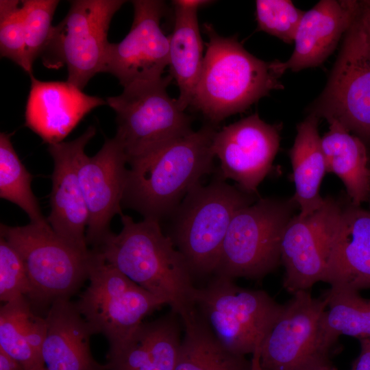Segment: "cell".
<instances>
[{"instance_id":"1","label":"cell","mask_w":370,"mask_h":370,"mask_svg":"<svg viewBox=\"0 0 370 370\" xmlns=\"http://www.w3.org/2000/svg\"><path fill=\"white\" fill-rule=\"evenodd\" d=\"M122 229L110 232L97 250L109 264L163 300L181 319L196 310L197 288L193 275L171 238L164 234L160 222L148 219L136 222L121 216Z\"/></svg>"},{"instance_id":"2","label":"cell","mask_w":370,"mask_h":370,"mask_svg":"<svg viewBox=\"0 0 370 370\" xmlns=\"http://www.w3.org/2000/svg\"><path fill=\"white\" fill-rule=\"evenodd\" d=\"M217 125L197 131L130 160L122 206L144 219H166L187 193L214 171Z\"/></svg>"},{"instance_id":"3","label":"cell","mask_w":370,"mask_h":370,"mask_svg":"<svg viewBox=\"0 0 370 370\" xmlns=\"http://www.w3.org/2000/svg\"><path fill=\"white\" fill-rule=\"evenodd\" d=\"M208 42L191 106L209 123L246 110L271 90L283 89L279 60L265 62L247 51L237 37L219 35L205 23Z\"/></svg>"},{"instance_id":"4","label":"cell","mask_w":370,"mask_h":370,"mask_svg":"<svg viewBox=\"0 0 370 370\" xmlns=\"http://www.w3.org/2000/svg\"><path fill=\"white\" fill-rule=\"evenodd\" d=\"M260 197L230 185L218 175L187 193L166 219L169 236L192 274L214 273L230 222L236 212Z\"/></svg>"},{"instance_id":"5","label":"cell","mask_w":370,"mask_h":370,"mask_svg":"<svg viewBox=\"0 0 370 370\" xmlns=\"http://www.w3.org/2000/svg\"><path fill=\"white\" fill-rule=\"evenodd\" d=\"M3 236L21 257L31 283L34 310L69 299L88 279L93 250H84L58 235L49 223L1 224Z\"/></svg>"},{"instance_id":"6","label":"cell","mask_w":370,"mask_h":370,"mask_svg":"<svg viewBox=\"0 0 370 370\" xmlns=\"http://www.w3.org/2000/svg\"><path fill=\"white\" fill-rule=\"evenodd\" d=\"M298 208L291 199L259 197L238 210L227 231L214 273L231 279H260L281 262L284 231Z\"/></svg>"},{"instance_id":"7","label":"cell","mask_w":370,"mask_h":370,"mask_svg":"<svg viewBox=\"0 0 370 370\" xmlns=\"http://www.w3.org/2000/svg\"><path fill=\"white\" fill-rule=\"evenodd\" d=\"M171 75L123 87L106 99L116 112L114 138L122 146L127 162L192 132V117L171 98L167 87Z\"/></svg>"},{"instance_id":"8","label":"cell","mask_w":370,"mask_h":370,"mask_svg":"<svg viewBox=\"0 0 370 370\" xmlns=\"http://www.w3.org/2000/svg\"><path fill=\"white\" fill-rule=\"evenodd\" d=\"M195 304L221 344L245 356L260 347L283 308L264 291L245 288L216 275L197 288Z\"/></svg>"},{"instance_id":"9","label":"cell","mask_w":370,"mask_h":370,"mask_svg":"<svg viewBox=\"0 0 370 370\" xmlns=\"http://www.w3.org/2000/svg\"><path fill=\"white\" fill-rule=\"evenodd\" d=\"M92 250L89 284L75 305L92 334H103L113 351L132 336L146 315L166 304Z\"/></svg>"},{"instance_id":"10","label":"cell","mask_w":370,"mask_h":370,"mask_svg":"<svg viewBox=\"0 0 370 370\" xmlns=\"http://www.w3.org/2000/svg\"><path fill=\"white\" fill-rule=\"evenodd\" d=\"M123 0H74L64 19L53 27L41 55L48 69L66 66L67 82L81 90L99 73H103L110 43L108 32Z\"/></svg>"},{"instance_id":"11","label":"cell","mask_w":370,"mask_h":370,"mask_svg":"<svg viewBox=\"0 0 370 370\" xmlns=\"http://www.w3.org/2000/svg\"><path fill=\"white\" fill-rule=\"evenodd\" d=\"M358 15L343 36L326 86L309 114L328 123L335 121L370 143V45Z\"/></svg>"},{"instance_id":"12","label":"cell","mask_w":370,"mask_h":370,"mask_svg":"<svg viewBox=\"0 0 370 370\" xmlns=\"http://www.w3.org/2000/svg\"><path fill=\"white\" fill-rule=\"evenodd\" d=\"M326 308L322 297L299 291L282 310L260 347L263 370H311L331 362L321 347L319 322Z\"/></svg>"},{"instance_id":"13","label":"cell","mask_w":370,"mask_h":370,"mask_svg":"<svg viewBox=\"0 0 370 370\" xmlns=\"http://www.w3.org/2000/svg\"><path fill=\"white\" fill-rule=\"evenodd\" d=\"M343 205L331 197L312 212L295 214L284 231L280 247L284 286L294 294L323 282Z\"/></svg>"},{"instance_id":"14","label":"cell","mask_w":370,"mask_h":370,"mask_svg":"<svg viewBox=\"0 0 370 370\" xmlns=\"http://www.w3.org/2000/svg\"><path fill=\"white\" fill-rule=\"evenodd\" d=\"M132 3L131 29L121 41L110 43L103 70L123 87L162 77L169 63V36L161 27L166 3L158 0H134Z\"/></svg>"},{"instance_id":"15","label":"cell","mask_w":370,"mask_h":370,"mask_svg":"<svg viewBox=\"0 0 370 370\" xmlns=\"http://www.w3.org/2000/svg\"><path fill=\"white\" fill-rule=\"evenodd\" d=\"M280 125L262 120L257 113L217 130L212 152L220 161L218 175L232 180L243 191L257 195L269 173L280 143Z\"/></svg>"},{"instance_id":"16","label":"cell","mask_w":370,"mask_h":370,"mask_svg":"<svg viewBox=\"0 0 370 370\" xmlns=\"http://www.w3.org/2000/svg\"><path fill=\"white\" fill-rule=\"evenodd\" d=\"M127 164L125 153L114 137L106 139L95 156L84 152L81 156L78 175L88 212L86 240L93 249L111 232L112 218L123 214Z\"/></svg>"},{"instance_id":"17","label":"cell","mask_w":370,"mask_h":370,"mask_svg":"<svg viewBox=\"0 0 370 370\" xmlns=\"http://www.w3.org/2000/svg\"><path fill=\"white\" fill-rule=\"evenodd\" d=\"M96 134L89 126L77 138L49 145L53 160L50 193L51 210L47 221L60 236L84 250L88 212L79 180L78 169L85 147Z\"/></svg>"},{"instance_id":"18","label":"cell","mask_w":370,"mask_h":370,"mask_svg":"<svg viewBox=\"0 0 370 370\" xmlns=\"http://www.w3.org/2000/svg\"><path fill=\"white\" fill-rule=\"evenodd\" d=\"M25 125L49 145L63 140L95 108L107 104L70 82H44L30 76Z\"/></svg>"},{"instance_id":"19","label":"cell","mask_w":370,"mask_h":370,"mask_svg":"<svg viewBox=\"0 0 370 370\" xmlns=\"http://www.w3.org/2000/svg\"><path fill=\"white\" fill-rule=\"evenodd\" d=\"M359 11L357 0H321L304 12L294 50L283 71H299L321 65L332 53Z\"/></svg>"},{"instance_id":"20","label":"cell","mask_w":370,"mask_h":370,"mask_svg":"<svg viewBox=\"0 0 370 370\" xmlns=\"http://www.w3.org/2000/svg\"><path fill=\"white\" fill-rule=\"evenodd\" d=\"M323 282L330 287L370 288V210L343 206Z\"/></svg>"},{"instance_id":"21","label":"cell","mask_w":370,"mask_h":370,"mask_svg":"<svg viewBox=\"0 0 370 370\" xmlns=\"http://www.w3.org/2000/svg\"><path fill=\"white\" fill-rule=\"evenodd\" d=\"M42 357L47 370H106L92 358L89 325L69 299L54 301L45 317Z\"/></svg>"},{"instance_id":"22","label":"cell","mask_w":370,"mask_h":370,"mask_svg":"<svg viewBox=\"0 0 370 370\" xmlns=\"http://www.w3.org/2000/svg\"><path fill=\"white\" fill-rule=\"evenodd\" d=\"M177 314L142 323L119 348L109 351L106 370H174L182 339Z\"/></svg>"},{"instance_id":"23","label":"cell","mask_w":370,"mask_h":370,"mask_svg":"<svg viewBox=\"0 0 370 370\" xmlns=\"http://www.w3.org/2000/svg\"><path fill=\"white\" fill-rule=\"evenodd\" d=\"M209 3L211 1L202 0L172 1L174 27L169 35V66L179 88L177 101L183 110L191 104L204 59L197 11Z\"/></svg>"},{"instance_id":"24","label":"cell","mask_w":370,"mask_h":370,"mask_svg":"<svg viewBox=\"0 0 370 370\" xmlns=\"http://www.w3.org/2000/svg\"><path fill=\"white\" fill-rule=\"evenodd\" d=\"M319 121L316 115L308 114L297 125L295 141L289 151L295 185L292 199L302 215L312 212L324 201L319 191L327 171L318 129Z\"/></svg>"},{"instance_id":"25","label":"cell","mask_w":370,"mask_h":370,"mask_svg":"<svg viewBox=\"0 0 370 370\" xmlns=\"http://www.w3.org/2000/svg\"><path fill=\"white\" fill-rule=\"evenodd\" d=\"M321 137L327 173L343 182L350 203L360 206L370 196V164L365 143L338 122L329 123Z\"/></svg>"},{"instance_id":"26","label":"cell","mask_w":370,"mask_h":370,"mask_svg":"<svg viewBox=\"0 0 370 370\" xmlns=\"http://www.w3.org/2000/svg\"><path fill=\"white\" fill-rule=\"evenodd\" d=\"M45 317L36 314L26 297L5 303L0 309V349L25 370L45 367L42 347L46 336Z\"/></svg>"},{"instance_id":"27","label":"cell","mask_w":370,"mask_h":370,"mask_svg":"<svg viewBox=\"0 0 370 370\" xmlns=\"http://www.w3.org/2000/svg\"><path fill=\"white\" fill-rule=\"evenodd\" d=\"M182 321L184 336L174 370H250L251 360L226 349L197 309Z\"/></svg>"},{"instance_id":"28","label":"cell","mask_w":370,"mask_h":370,"mask_svg":"<svg viewBox=\"0 0 370 370\" xmlns=\"http://www.w3.org/2000/svg\"><path fill=\"white\" fill-rule=\"evenodd\" d=\"M323 297L326 308L319 322V340L326 354L331 356L341 336L370 338V299L356 291L332 287Z\"/></svg>"},{"instance_id":"29","label":"cell","mask_w":370,"mask_h":370,"mask_svg":"<svg viewBox=\"0 0 370 370\" xmlns=\"http://www.w3.org/2000/svg\"><path fill=\"white\" fill-rule=\"evenodd\" d=\"M11 134H0V197L19 207L30 223H48L32 189V175L19 159Z\"/></svg>"},{"instance_id":"30","label":"cell","mask_w":370,"mask_h":370,"mask_svg":"<svg viewBox=\"0 0 370 370\" xmlns=\"http://www.w3.org/2000/svg\"><path fill=\"white\" fill-rule=\"evenodd\" d=\"M25 30V54L31 70L36 59L47 47L53 27V17L60 1L57 0L21 1Z\"/></svg>"},{"instance_id":"31","label":"cell","mask_w":370,"mask_h":370,"mask_svg":"<svg viewBox=\"0 0 370 370\" xmlns=\"http://www.w3.org/2000/svg\"><path fill=\"white\" fill-rule=\"evenodd\" d=\"M304 14L289 0L256 1L258 29L286 43L294 42Z\"/></svg>"},{"instance_id":"32","label":"cell","mask_w":370,"mask_h":370,"mask_svg":"<svg viewBox=\"0 0 370 370\" xmlns=\"http://www.w3.org/2000/svg\"><path fill=\"white\" fill-rule=\"evenodd\" d=\"M0 54L32 75L25 54V30L21 1H0Z\"/></svg>"},{"instance_id":"33","label":"cell","mask_w":370,"mask_h":370,"mask_svg":"<svg viewBox=\"0 0 370 370\" xmlns=\"http://www.w3.org/2000/svg\"><path fill=\"white\" fill-rule=\"evenodd\" d=\"M32 288L23 261L16 250L0 237V299L5 303L29 299Z\"/></svg>"},{"instance_id":"34","label":"cell","mask_w":370,"mask_h":370,"mask_svg":"<svg viewBox=\"0 0 370 370\" xmlns=\"http://www.w3.org/2000/svg\"><path fill=\"white\" fill-rule=\"evenodd\" d=\"M360 353L351 370H370V338L359 340Z\"/></svg>"},{"instance_id":"35","label":"cell","mask_w":370,"mask_h":370,"mask_svg":"<svg viewBox=\"0 0 370 370\" xmlns=\"http://www.w3.org/2000/svg\"><path fill=\"white\" fill-rule=\"evenodd\" d=\"M358 16L370 45V0L359 1Z\"/></svg>"},{"instance_id":"36","label":"cell","mask_w":370,"mask_h":370,"mask_svg":"<svg viewBox=\"0 0 370 370\" xmlns=\"http://www.w3.org/2000/svg\"><path fill=\"white\" fill-rule=\"evenodd\" d=\"M0 370H25L15 359L0 349Z\"/></svg>"},{"instance_id":"37","label":"cell","mask_w":370,"mask_h":370,"mask_svg":"<svg viewBox=\"0 0 370 370\" xmlns=\"http://www.w3.org/2000/svg\"><path fill=\"white\" fill-rule=\"evenodd\" d=\"M250 370H263L260 363V347L251 354Z\"/></svg>"},{"instance_id":"38","label":"cell","mask_w":370,"mask_h":370,"mask_svg":"<svg viewBox=\"0 0 370 370\" xmlns=\"http://www.w3.org/2000/svg\"><path fill=\"white\" fill-rule=\"evenodd\" d=\"M311 370H336L332 362H328L313 368Z\"/></svg>"},{"instance_id":"39","label":"cell","mask_w":370,"mask_h":370,"mask_svg":"<svg viewBox=\"0 0 370 370\" xmlns=\"http://www.w3.org/2000/svg\"><path fill=\"white\" fill-rule=\"evenodd\" d=\"M368 202L369 203V210H370V196H369V199Z\"/></svg>"},{"instance_id":"40","label":"cell","mask_w":370,"mask_h":370,"mask_svg":"<svg viewBox=\"0 0 370 370\" xmlns=\"http://www.w3.org/2000/svg\"><path fill=\"white\" fill-rule=\"evenodd\" d=\"M42 370H47V368H46V367H45V368H44L43 369H42Z\"/></svg>"}]
</instances>
